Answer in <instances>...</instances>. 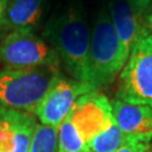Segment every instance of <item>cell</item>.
<instances>
[{
  "mask_svg": "<svg viewBox=\"0 0 152 152\" xmlns=\"http://www.w3.org/2000/svg\"><path fill=\"white\" fill-rule=\"evenodd\" d=\"M58 152H89L87 142L77 130L69 116L59 126Z\"/></svg>",
  "mask_w": 152,
  "mask_h": 152,
  "instance_id": "4fadbf2b",
  "label": "cell"
},
{
  "mask_svg": "<svg viewBox=\"0 0 152 152\" xmlns=\"http://www.w3.org/2000/svg\"><path fill=\"white\" fill-rule=\"evenodd\" d=\"M36 116L0 105V152H27Z\"/></svg>",
  "mask_w": 152,
  "mask_h": 152,
  "instance_id": "ba28073f",
  "label": "cell"
},
{
  "mask_svg": "<svg viewBox=\"0 0 152 152\" xmlns=\"http://www.w3.org/2000/svg\"><path fill=\"white\" fill-rule=\"evenodd\" d=\"M124 65L120 39L108 10L103 8L96 17L90 36L91 85L97 90L109 86L120 76Z\"/></svg>",
  "mask_w": 152,
  "mask_h": 152,
  "instance_id": "3957f363",
  "label": "cell"
},
{
  "mask_svg": "<svg viewBox=\"0 0 152 152\" xmlns=\"http://www.w3.org/2000/svg\"><path fill=\"white\" fill-rule=\"evenodd\" d=\"M151 9H152V5H151Z\"/></svg>",
  "mask_w": 152,
  "mask_h": 152,
  "instance_id": "ffe728a7",
  "label": "cell"
},
{
  "mask_svg": "<svg viewBox=\"0 0 152 152\" xmlns=\"http://www.w3.org/2000/svg\"><path fill=\"white\" fill-rule=\"evenodd\" d=\"M126 1L140 17L145 15L148 9L152 5V0H126Z\"/></svg>",
  "mask_w": 152,
  "mask_h": 152,
  "instance_id": "2e32d148",
  "label": "cell"
},
{
  "mask_svg": "<svg viewBox=\"0 0 152 152\" xmlns=\"http://www.w3.org/2000/svg\"><path fill=\"white\" fill-rule=\"evenodd\" d=\"M90 36L82 9L70 6L50 18L42 37L58 52L69 77L91 85Z\"/></svg>",
  "mask_w": 152,
  "mask_h": 152,
  "instance_id": "6da1fadb",
  "label": "cell"
},
{
  "mask_svg": "<svg viewBox=\"0 0 152 152\" xmlns=\"http://www.w3.org/2000/svg\"><path fill=\"white\" fill-rule=\"evenodd\" d=\"M113 116L129 140L150 143L152 140V107L134 105L114 99L112 102Z\"/></svg>",
  "mask_w": 152,
  "mask_h": 152,
  "instance_id": "9c48e42d",
  "label": "cell"
},
{
  "mask_svg": "<svg viewBox=\"0 0 152 152\" xmlns=\"http://www.w3.org/2000/svg\"><path fill=\"white\" fill-rule=\"evenodd\" d=\"M92 91L99 90L90 83L78 81L58 71L34 115L39 123L59 127L73 108L77 100Z\"/></svg>",
  "mask_w": 152,
  "mask_h": 152,
  "instance_id": "8992f818",
  "label": "cell"
},
{
  "mask_svg": "<svg viewBox=\"0 0 152 152\" xmlns=\"http://www.w3.org/2000/svg\"><path fill=\"white\" fill-rule=\"evenodd\" d=\"M6 7H7V0H0V34L4 33Z\"/></svg>",
  "mask_w": 152,
  "mask_h": 152,
  "instance_id": "e0dca14e",
  "label": "cell"
},
{
  "mask_svg": "<svg viewBox=\"0 0 152 152\" xmlns=\"http://www.w3.org/2000/svg\"><path fill=\"white\" fill-rule=\"evenodd\" d=\"M59 127L37 123L27 152H58Z\"/></svg>",
  "mask_w": 152,
  "mask_h": 152,
  "instance_id": "5bb4252c",
  "label": "cell"
},
{
  "mask_svg": "<svg viewBox=\"0 0 152 152\" xmlns=\"http://www.w3.org/2000/svg\"><path fill=\"white\" fill-rule=\"evenodd\" d=\"M58 71L48 66L5 68L0 71V105L34 114Z\"/></svg>",
  "mask_w": 152,
  "mask_h": 152,
  "instance_id": "7a4b0ae2",
  "label": "cell"
},
{
  "mask_svg": "<svg viewBox=\"0 0 152 152\" xmlns=\"http://www.w3.org/2000/svg\"><path fill=\"white\" fill-rule=\"evenodd\" d=\"M150 151V143L129 140L121 148L114 152H149Z\"/></svg>",
  "mask_w": 152,
  "mask_h": 152,
  "instance_id": "9a60e30c",
  "label": "cell"
},
{
  "mask_svg": "<svg viewBox=\"0 0 152 152\" xmlns=\"http://www.w3.org/2000/svg\"><path fill=\"white\" fill-rule=\"evenodd\" d=\"M116 99L152 107V33L142 35L118 76Z\"/></svg>",
  "mask_w": 152,
  "mask_h": 152,
  "instance_id": "277c9868",
  "label": "cell"
},
{
  "mask_svg": "<svg viewBox=\"0 0 152 152\" xmlns=\"http://www.w3.org/2000/svg\"><path fill=\"white\" fill-rule=\"evenodd\" d=\"M108 12L120 39L123 60L126 63L134 45L147 29L142 27L140 23L141 17L126 0H110Z\"/></svg>",
  "mask_w": 152,
  "mask_h": 152,
  "instance_id": "30bf717a",
  "label": "cell"
},
{
  "mask_svg": "<svg viewBox=\"0 0 152 152\" xmlns=\"http://www.w3.org/2000/svg\"><path fill=\"white\" fill-rule=\"evenodd\" d=\"M149 152H152V151H151V150H150V151H149Z\"/></svg>",
  "mask_w": 152,
  "mask_h": 152,
  "instance_id": "d6986e66",
  "label": "cell"
},
{
  "mask_svg": "<svg viewBox=\"0 0 152 152\" xmlns=\"http://www.w3.org/2000/svg\"><path fill=\"white\" fill-rule=\"evenodd\" d=\"M46 0H7L4 32L35 33L44 19Z\"/></svg>",
  "mask_w": 152,
  "mask_h": 152,
  "instance_id": "8fae6325",
  "label": "cell"
},
{
  "mask_svg": "<svg viewBox=\"0 0 152 152\" xmlns=\"http://www.w3.org/2000/svg\"><path fill=\"white\" fill-rule=\"evenodd\" d=\"M68 116L87 143L114 118L112 102L99 91L81 96Z\"/></svg>",
  "mask_w": 152,
  "mask_h": 152,
  "instance_id": "52a82bcc",
  "label": "cell"
},
{
  "mask_svg": "<svg viewBox=\"0 0 152 152\" xmlns=\"http://www.w3.org/2000/svg\"><path fill=\"white\" fill-rule=\"evenodd\" d=\"M147 22H148V26H149V28L152 31V14H150V15H148L147 17Z\"/></svg>",
  "mask_w": 152,
  "mask_h": 152,
  "instance_id": "ac0fdd59",
  "label": "cell"
},
{
  "mask_svg": "<svg viewBox=\"0 0 152 152\" xmlns=\"http://www.w3.org/2000/svg\"><path fill=\"white\" fill-rule=\"evenodd\" d=\"M0 62L6 68H39L59 69L60 56L51 44L35 33L12 32L0 42Z\"/></svg>",
  "mask_w": 152,
  "mask_h": 152,
  "instance_id": "5b68a950",
  "label": "cell"
},
{
  "mask_svg": "<svg viewBox=\"0 0 152 152\" xmlns=\"http://www.w3.org/2000/svg\"><path fill=\"white\" fill-rule=\"evenodd\" d=\"M127 141L129 139L113 118L100 133L88 142L87 145L89 152H114Z\"/></svg>",
  "mask_w": 152,
  "mask_h": 152,
  "instance_id": "7c38bea8",
  "label": "cell"
}]
</instances>
